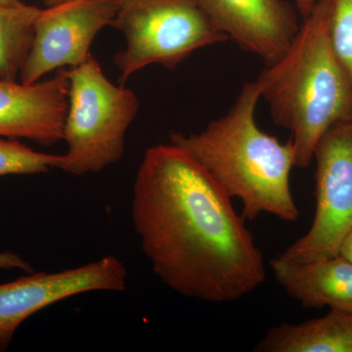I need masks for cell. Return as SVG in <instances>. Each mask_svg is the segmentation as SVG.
Returning a JSON list of instances; mask_svg holds the SVG:
<instances>
[{
	"instance_id": "obj_9",
	"label": "cell",
	"mask_w": 352,
	"mask_h": 352,
	"mask_svg": "<svg viewBox=\"0 0 352 352\" xmlns=\"http://www.w3.org/2000/svg\"><path fill=\"white\" fill-rule=\"evenodd\" d=\"M204 12L228 41L261 58L265 66L283 56L300 24L286 0H198Z\"/></svg>"
},
{
	"instance_id": "obj_14",
	"label": "cell",
	"mask_w": 352,
	"mask_h": 352,
	"mask_svg": "<svg viewBox=\"0 0 352 352\" xmlns=\"http://www.w3.org/2000/svg\"><path fill=\"white\" fill-rule=\"evenodd\" d=\"M58 160L59 155L34 151L17 139L0 138V176L48 173Z\"/></svg>"
},
{
	"instance_id": "obj_3",
	"label": "cell",
	"mask_w": 352,
	"mask_h": 352,
	"mask_svg": "<svg viewBox=\"0 0 352 352\" xmlns=\"http://www.w3.org/2000/svg\"><path fill=\"white\" fill-rule=\"evenodd\" d=\"M331 3L317 0L288 50L256 80L273 122L291 132L298 168L333 124L352 119V83L329 36Z\"/></svg>"
},
{
	"instance_id": "obj_19",
	"label": "cell",
	"mask_w": 352,
	"mask_h": 352,
	"mask_svg": "<svg viewBox=\"0 0 352 352\" xmlns=\"http://www.w3.org/2000/svg\"><path fill=\"white\" fill-rule=\"evenodd\" d=\"M68 1V0H43L45 6H52L55 4L62 3V2Z\"/></svg>"
},
{
	"instance_id": "obj_4",
	"label": "cell",
	"mask_w": 352,
	"mask_h": 352,
	"mask_svg": "<svg viewBox=\"0 0 352 352\" xmlns=\"http://www.w3.org/2000/svg\"><path fill=\"white\" fill-rule=\"evenodd\" d=\"M67 74V151L59 155L55 168L75 176L99 173L122 161L140 101L131 88L111 82L94 55Z\"/></svg>"
},
{
	"instance_id": "obj_15",
	"label": "cell",
	"mask_w": 352,
	"mask_h": 352,
	"mask_svg": "<svg viewBox=\"0 0 352 352\" xmlns=\"http://www.w3.org/2000/svg\"><path fill=\"white\" fill-rule=\"evenodd\" d=\"M329 36L333 52L352 83V0H332Z\"/></svg>"
},
{
	"instance_id": "obj_20",
	"label": "cell",
	"mask_w": 352,
	"mask_h": 352,
	"mask_svg": "<svg viewBox=\"0 0 352 352\" xmlns=\"http://www.w3.org/2000/svg\"><path fill=\"white\" fill-rule=\"evenodd\" d=\"M21 1L22 0H0V4H15Z\"/></svg>"
},
{
	"instance_id": "obj_12",
	"label": "cell",
	"mask_w": 352,
	"mask_h": 352,
	"mask_svg": "<svg viewBox=\"0 0 352 352\" xmlns=\"http://www.w3.org/2000/svg\"><path fill=\"white\" fill-rule=\"evenodd\" d=\"M258 352H352V315L330 310L320 318L273 326Z\"/></svg>"
},
{
	"instance_id": "obj_5",
	"label": "cell",
	"mask_w": 352,
	"mask_h": 352,
	"mask_svg": "<svg viewBox=\"0 0 352 352\" xmlns=\"http://www.w3.org/2000/svg\"><path fill=\"white\" fill-rule=\"evenodd\" d=\"M111 27L126 47L113 56L122 85L141 69H175L196 51L228 41L208 19L198 0H111Z\"/></svg>"
},
{
	"instance_id": "obj_2",
	"label": "cell",
	"mask_w": 352,
	"mask_h": 352,
	"mask_svg": "<svg viewBox=\"0 0 352 352\" xmlns=\"http://www.w3.org/2000/svg\"><path fill=\"white\" fill-rule=\"evenodd\" d=\"M256 80L245 82L228 112L197 133L173 132L170 142L194 157L227 195L243 206L245 220L268 214L287 222L300 219L292 194L296 151L289 138L282 143L259 129L261 100Z\"/></svg>"
},
{
	"instance_id": "obj_18",
	"label": "cell",
	"mask_w": 352,
	"mask_h": 352,
	"mask_svg": "<svg viewBox=\"0 0 352 352\" xmlns=\"http://www.w3.org/2000/svg\"><path fill=\"white\" fill-rule=\"evenodd\" d=\"M316 1L317 0H295V6L302 19L311 12Z\"/></svg>"
},
{
	"instance_id": "obj_8",
	"label": "cell",
	"mask_w": 352,
	"mask_h": 352,
	"mask_svg": "<svg viewBox=\"0 0 352 352\" xmlns=\"http://www.w3.org/2000/svg\"><path fill=\"white\" fill-rule=\"evenodd\" d=\"M126 283L124 264L106 256L72 270L32 272L0 284V352L10 346L18 328L44 308L89 292L124 291Z\"/></svg>"
},
{
	"instance_id": "obj_10",
	"label": "cell",
	"mask_w": 352,
	"mask_h": 352,
	"mask_svg": "<svg viewBox=\"0 0 352 352\" xmlns=\"http://www.w3.org/2000/svg\"><path fill=\"white\" fill-rule=\"evenodd\" d=\"M68 95L67 69L32 85L0 80V138L57 144L63 140Z\"/></svg>"
},
{
	"instance_id": "obj_16",
	"label": "cell",
	"mask_w": 352,
	"mask_h": 352,
	"mask_svg": "<svg viewBox=\"0 0 352 352\" xmlns=\"http://www.w3.org/2000/svg\"><path fill=\"white\" fill-rule=\"evenodd\" d=\"M0 270H20L28 274L34 272L29 263L12 252H0Z\"/></svg>"
},
{
	"instance_id": "obj_11",
	"label": "cell",
	"mask_w": 352,
	"mask_h": 352,
	"mask_svg": "<svg viewBox=\"0 0 352 352\" xmlns=\"http://www.w3.org/2000/svg\"><path fill=\"white\" fill-rule=\"evenodd\" d=\"M270 266L285 293L303 308L328 307L352 315V263L340 254L308 263L277 256Z\"/></svg>"
},
{
	"instance_id": "obj_13",
	"label": "cell",
	"mask_w": 352,
	"mask_h": 352,
	"mask_svg": "<svg viewBox=\"0 0 352 352\" xmlns=\"http://www.w3.org/2000/svg\"><path fill=\"white\" fill-rule=\"evenodd\" d=\"M41 8L21 1L0 4V80L17 82L31 51Z\"/></svg>"
},
{
	"instance_id": "obj_17",
	"label": "cell",
	"mask_w": 352,
	"mask_h": 352,
	"mask_svg": "<svg viewBox=\"0 0 352 352\" xmlns=\"http://www.w3.org/2000/svg\"><path fill=\"white\" fill-rule=\"evenodd\" d=\"M340 256L346 258L352 263V228L347 232L346 237L340 245L339 254Z\"/></svg>"
},
{
	"instance_id": "obj_7",
	"label": "cell",
	"mask_w": 352,
	"mask_h": 352,
	"mask_svg": "<svg viewBox=\"0 0 352 352\" xmlns=\"http://www.w3.org/2000/svg\"><path fill=\"white\" fill-rule=\"evenodd\" d=\"M113 17L111 0H68L41 9L20 82L32 85L52 72L85 63L97 34L112 25Z\"/></svg>"
},
{
	"instance_id": "obj_1",
	"label": "cell",
	"mask_w": 352,
	"mask_h": 352,
	"mask_svg": "<svg viewBox=\"0 0 352 352\" xmlns=\"http://www.w3.org/2000/svg\"><path fill=\"white\" fill-rule=\"evenodd\" d=\"M131 219L155 274L178 295L231 302L265 281L263 252L232 199L173 143L146 150Z\"/></svg>"
},
{
	"instance_id": "obj_6",
	"label": "cell",
	"mask_w": 352,
	"mask_h": 352,
	"mask_svg": "<svg viewBox=\"0 0 352 352\" xmlns=\"http://www.w3.org/2000/svg\"><path fill=\"white\" fill-rule=\"evenodd\" d=\"M316 210L311 226L278 258L308 263L339 254L352 228V119L337 122L315 148Z\"/></svg>"
}]
</instances>
